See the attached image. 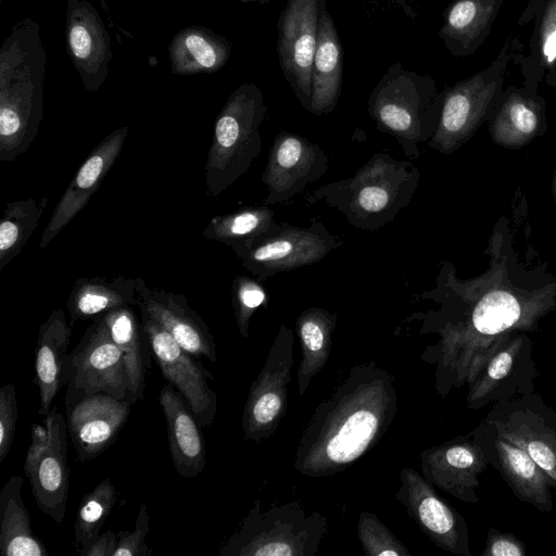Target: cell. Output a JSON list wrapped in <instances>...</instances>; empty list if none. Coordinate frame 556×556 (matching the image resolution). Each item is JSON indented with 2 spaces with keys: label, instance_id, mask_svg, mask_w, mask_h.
Masks as SVG:
<instances>
[{
  "label": "cell",
  "instance_id": "1",
  "mask_svg": "<svg viewBox=\"0 0 556 556\" xmlns=\"http://www.w3.org/2000/svg\"><path fill=\"white\" fill-rule=\"evenodd\" d=\"M505 218L490 237L486 271L472 279L456 276L441 262L434 287L421 298L438 304L421 317V332L438 333L439 343L424 358L437 365V389L470 386L490 356L510 337L533 331L539 320L556 309V276L544 267L525 269L513 249Z\"/></svg>",
  "mask_w": 556,
  "mask_h": 556
},
{
  "label": "cell",
  "instance_id": "2",
  "mask_svg": "<svg viewBox=\"0 0 556 556\" xmlns=\"http://www.w3.org/2000/svg\"><path fill=\"white\" fill-rule=\"evenodd\" d=\"M394 377L376 362L357 364L315 409L299 440L293 467L308 478H329L378 444L395 419Z\"/></svg>",
  "mask_w": 556,
  "mask_h": 556
},
{
  "label": "cell",
  "instance_id": "3",
  "mask_svg": "<svg viewBox=\"0 0 556 556\" xmlns=\"http://www.w3.org/2000/svg\"><path fill=\"white\" fill-rule=\"evenodd\" d=\"M47 51L39 24H14L0 48V160L12 162L30 147L43 118Z\"/></svg>",
  "mask_w": 556,
  "mask_h": 556
},
{
  "label": "cell",
  "instance_id": "4",
  "mask_svg": "<svg viewBox=\"0 0 556 556\" xmlns=\"http://www.w3.org/2000/svg\"><path fill=\"white\" fill-rule=\"evenodd\" d=\"M420 178L412 162L376 152L353 176L318 187L304 199L309 205L324 201L357 230L375 231L409 205Z\"/></svg>",
  "mask_w": 556,
  "mask_h": 556
},
{
  "label": "cell",
  "instance_id": "5",
  "mask_svg": "<svg viewBox=\"0 0 556 556\" xmlns=\"http://www.w3.org/2000/svg\"><path fill=\"white\" fill-rule=\"evenodd\" d=\"M444 90L430 75L392 64L367 100V112L376 128L395 138L404 154L418 157L419 143L428 142L440 119Z\"/></svg>",
  "mask_w": 556,
  "mask_h": 556
},
{
  "label": "cell",
  "instance_id": "6",
  "mask_svg": "<svg viewBox=\"0 0 556 556\" xmlns=\"http://www.w3.org/2000/svg\"><path fill=\"white\" fill-rule=\"evenodd\" d=\"M267 105L260 87H237L216 116L205 169V190L217 197L244 175L262 150L261 125Z\"/></svg>",
  "mask_w": 556,
  "mask_h": 556
},
{
  "label": "cell",
  "instance_id": "7",
  "mask_svg": "<svg viewBox=\"0 0 556 556\" xmlns=\"http://www.w3.org/2000/svg\"><path fill=\"white\" fill-rule=\"evenodd\" d=\"M328 520L299 502L263 510L257 500L238 530L220 547V556H315Z\"/></svg>",
  "mask_w": 556,
  "mask_h": 556
},
{
  "label": "cell",
  "instance_id": "8",
  "mask_svg": "<svg viewBox=\"0 0 556 556\" xmlns=\"http://www.w3.org/2000/svg\"><path fill=\"white\" fill-rule=\"evenodd\" d=\"M522 50L518 36H508L492 63L444 89L438 128L427 144L448 155L490 119L503 92L509 64Z\"/></svg>",
  "mask_w": 556,
  "mask_h": 556
},
{
  "label": "cell",
  "instance_id": "9",
  "mask_svg": "<svg viewBox=\"0 0 556 556\" xmlns=\"http://www.w3.org/2000/svg\"><path fill=\"white\" fill-rule=\"evenodd\" d=\"M67 424L53 406L42 424H33L24 472L39 509L56 523L65 516L70 468L67 464Z\"/></svg>",
  "mask_w": 556,
  "mask_h": 556
},
{
  "label": "cell",
  "instance_id": "10",
  "mask_svg": "<svg viewBox=\"0 0 556 556\" xmlns=\"http://www.w3.org/2000/svg\"><path fill=\"white\" fill-rule=\"evenodd\" d=\"M342 244V238L330 233L320 220L313 219L308 227L282 222L255 241L240 261L263 283L278 274L313 265Z\"/></svg>",
  "mask_w": 556,
  "mask_h": 556
},
{
  "label": "cell",
  "instance_id": "11",
  "mask_svg": "<svg viewBox=\"0 0 556 556\" xmlns=\"http://www.w3.org/2000/svg\"><path fill=\"white\" fill-rule=\"evenodd\" d=\"M504 440L522 448L556 491V414L531 391L497 401L483 420Z\"/></svg>",
  "mask_w": 556,
  "mask_h": 556
},
{
  "label": "cell",
  "instance_id": "12",
  "mask_svg": "<svg viewBox=\"0 0 556 556\" xmlns=\"http://www.w3.org/2000/svg\"><path fill=\"white\" fill-rule=\"evenodd\" d=\"M293 344L292 330L281 324L243 407L241 426L248 440L260 443L269 438L286 414Z\"/></svg>",
  "mask_w": 556,
  "mask_h": 556
},
{
  "label": "cell",
  "instance_id": "13",
  "mask_svg": "<svg viewBox=\"0 0 556 556\" xmlns=\"http://www.w3.org/2000/svg\"><path fill=\"white\" fill-rule=\"evenodd\" d=\"M141 312V330L163 377L185 399L202 427L213 424L217 414V394L210 387L213 375L181 348L151 315Z\"/></svg>",
  "mask_w": 556,
  "mask_h": 556
},
{
  "label": "cell",
  "instance_id": "14",
  "mask_svg": "<svg viewBox=\"0 0 556 556\" xmlns=\"http://www.w3.org/2000/svg\"><path fill=\"white\" fill-rule=\"evenodd\" d=\"M66 389L109 393L128 400V377L123 354L101 315L93 318L64 366Z\"/></svg>",
  "mask_w": 556,
  "mask_h": 556
},
{
  "label": "cell",
  "instance_id": "15",
  "mask_svg": "<svg viewBox=\"0 0 556 556\" xmlns=\"http://www.w3.org/2000/svg\"><path fill=\"white\" fill-rule=\"evenodd\" d=\"M326 0H287L277 23V53L281 72L307 111L319 23Z\"/></svg>",
  "mask_w": 556,
  "mask_h": 556
},
{
  "label": "cell",
  "instance_id": "16",
  "mask_svg": "<svg viewBox=\"0 0 556 556\" xmlns=\"http://www.w3.org/2000/svg\"><path fill=\"white\" fill-rule=\"evenodd\" d=\"M65 418L71 442L81 462L108 450L124 427L131 403L109 393L66 389Z\"/></svg>",
  "mask_w": 556,
  "mask_h": 556
},
{
  "label": "cell",
  "instance_id": "17",
  "mask_svg": "<svg viewBox=\"0 0 556 556\" xmlns=\"http://www.w3.org/2000/svg\"><path fill=\"white\" fill-rule=\"evenodd\" d=\"M328 167V155L319 144L298 134L278 132L261 178L268 190L264 204L289 201L319 180Z\"/></svg>",
  "mask_w": 556,
  "mask_h": 556
},
{
  "label": "cell",
  "instance_id": "18",
  "mask_svg": "<svg viewBox=\"0 0 556 556\" xmlns=\"http://www.w3.org/2000/svg\"><path fill=\"white\" fill-rule=\"evenodd\" d=\"M395 493L409 517L440 548L459 556H471L469 529L464 517L443 501L433 485L412 468L400 473Z\"/></svg>",
  "mask_w": 556,
  "mask_h": 556
},
{
  "label": "cell",
  "instance_id": "19",
  "mask_svg": "<svg viewBox=\"0 0 556 556\" xmlns=\"http://www.w3.org/2000/svg\"><path fill=\"white\" fill-rule=\"evenodd\" d=\"M65 39L67 54L85 89L98 91L106 80L113 51L110 34L89 1H67Z\"/></svg>",
  "mask_w": 556,
  "mask_h": 556
},
{
  "label": "cell",
  "instance_id": "20",
  "mask_svg": "<svg viewBox=\"0 0 556 556\" xmlns=\"http://www.w3.org/2000/svg\"><path fill=\"white\" fill-rule=\"evenodd\" d=\"M536 375L531 358V341L518 332L490 356L469 386L468 407L478 409L492 401L531 391L530 384Z\"/></svg>",
  "mask_w": 556,
  "mask_h": 556
},
{
  "label": "cell",
  "instance_id": "21",
  "mask_svg": "<svg viewBox=\"0 0 556 556\" xmlns=\"http://www.w3.org/2000/svg\"><path fill=\"white\" fill-rule=\"evenodd\" d=\"M471 437L481 445L489 465L501 473L516 497L542 513L552 511L549 479L522 448L501 438L483 421Z\"/></svg>",
  "mask_w": 556,
  "mask_h": 556
},
{
  "label": "cell",
  "instance_id": "22",
  "mask_svg": "<svg viewBox=\"0 0 556 556\" xmlns=\"http://www.w3.org/2000/svg\"><path fill=\"white\" fill-rule=\"evenodd\" d=\"M471 435V434H470ZM489 465L481 445L469 437L445 442L420 454L424 478L456 498L479 503V476Z\"/></svg>",
  "mask_w": 556,
  "mask_h": 556
},
{
  "label": "cell",
  "instance_id": "23",
  "mask_svg": "<svg viewBox=\"0 0 556 556\" xmlns=\"http://www.w3.org/2000/svg\"><path fill=\"white\" fill-rule=\"evenodd\" d=\"M137 306L157 320L187 352L197 358L217 362L214 338L202 317L188 304L185 295L150 288L137 277Z\"/></svg>",
  "mask_w": 556,
  "mask_h": 556
},
{
  "label": "cell",
  "instance_id": "24",
  "mask_svg": "<svg viewBox=\"0 0 556 556\" xmlns=\"http://www.w3.org/2000/svg\"><path fill=\"white\" fill-rule=\"evenodd\" d=\"M128 131V126L116 128L90 152L58 202L41 236L40 249L47 248L87 205L121 154Z\"/></svg>",
  "mask_w": 556,
  "mask_h": 556
},
{
  "label": "cell",
  "instance_id": "25",
  "mask_svg": "<svg viewBox=\"0 0 556 556\" xmlns=\"http://www.w3.org/2000/svg\"><path fill=\"white\" fill-rule=\"evenodd\" d=\"M538 83L507 87L490 117V134L495 143L520 148L541 135L547 126L546 102Z\"/></svg>",
  "mask_w": 556,
  "mask_h": 556
},
{
  "label": "cell",
  "instance_id": "26",
  "mask_svg": "<svg viewBox=\"0 0 556 556\" xmlns=\"http://www.w3.org/2000/svg\"><path fill=\"white\" fill-rule=\"evenodd\" d=\"M159 403L166 422L175 470L184 478H195L206 463L202 425L181 394L168 382L160 391Z\"/></svg>",
  "mask_w": 556,
  "mask_h": 556
},
{
  "label": "cell",
  "instance_id": "27",
  "mask_svg": "<svg viewBox=\"0 0 556 556\" xmlns=\"http://www.w3.org/2000/svg\"><path fill=\"white\" fill-rule=\"evenodd\" d=\"M72 327L62 308L54 309L39 327L35 361V383L39 390L38 413L47 416L58 392L64 386V366Z\"/></svg>",
  "mask_w": 556,
  "mask_h": 556
},
{
  "label": "cell",
  "instance_id": "28",
  "mask_svg": "<svg viewBox=\"0 0 556 556\" xmlns=\"http://www.w3.org/2000/svg\"><path fill=\"white\" fill-rule=\"evenodd\" d=\"M504 0H454L444 10L439 30L455 58L473 54L486 40Z\"/></svg>",
  "mask_w": 556,
  "mask_h": 556
},
{
  "label": "cell",
  "instance_id": "29",
  "mask_svg": "<svg viewBox=\"0 0 556 556\" xmlns=\"http://www.w3.org/2000/svg\"><path fill=\"white\" fill-rule=\"evenodd\" d=\"M343 79V49L330 13L319 23L317 48L312 68L308 112L315 116L331 113L338 105Z\"/></svg>",
  "mask_w": 556,
  "mask_h": 556
},
{
  "label": "cell",
  "instance_id": "30",
  "mask_svg": "<svg viewBox=\"0 0 556 556\" xmlns=\"http://www.w3.org/2000/svg\"><path fill=\"white\" fill-rule=\"evenodd\" d=\"M231 48L229 40L210 28L187 26L169 43L170 71L175 75L216 73L228 62Z\"/></svg>",
  "mask_w": 556,
  "mask_h": 556
},
{
  "label": "cell",
  "instance_id": "31",
  "mask_svg": "<svg viewBox=\"0 0 556 556\" xmlns=\"http://www.w3.org/2000/svg\"><path fill=\"white\" fill-rule=\"evenodd\" d=\"M137 280L123 275L113 278H78L68 295L66 307L70 325L93 319L97 316L122 306L137 305Z\"/></svg>",
  "mask_w": 556,
  "mask_h": 556
},
{
  "label": "cell",
  "instance_id": "32",
  "mask_svg": "<svg viewBox=\"0 0 556 556\" xmlns=\"http://www.w3.org/2000/svg\"><path fill=\"white\" fill-rule=\"evenodd\" d=\"M22 477H11L0 491V553L2 556H48L35 535L22 500Z\"/></svg>",
  "mask_w": 556,
  "mask_h": 556
},
{
  "label": "cell",
  "instance_id": "33",
  "mask_svg": "<svg viewBox=\"0 0 556 556\" xmlns=\"http://www.w3.org/2000/svg\"><path fill=\"white\" fill-rule=\"evenodd\" d=\"M278 222L269 205H249L235 212L214 216L202 236L229 247L241 260L264 235L273 231Z\"/></svg>",
  "mask_w": 556,
  "mask_h": 556
},
{
  "label": "cell",
  "instance_id": "34",
  "mask_svg": "<svg viewBox=\"0 0 556 556\" xmlns=\"http://www.w3.org/2000/svg\"><path fill=\"white\" fill-rule=\"evenodd\" d=\"M337 321V314L321 307L306 308L296 318L295 330L302 354L296 372L301 396L328 361Z\"/></svg>",
  "mask_w": 556,
  "mask_h": 556
},
{
  "label": "cell",
  "instance_id": "35",
  "mask_svg": "<svg viewBox=\"0 0 556 556\" xmlns=\"http://www.w3.org/2000/svg\"><path fill=\"white\" fill-rule=\"evenodd\" d=\"M109 332L121 350L128 377V401L143 399L146 367L139 324L132 306H122L101 314Z\"/></svg>",
  "mask_w": 556,
  "mask_h": 556
},
{
  "label": "cell",
  "instance_id": "36",
  "mask_svg": "<svg viewBox=\"0 0 556 556\" xmlns=\"http://www.w3.org/2000/svg\"><path fill=\"white\" fill-rule=\"evenodd\" d=\"M534 21L530 54L523 56L520 51L515 62L526 81L540 84L544 79L556 89V0H547Z\"/></svg>",
  "mask_w": 556,
  "mask_h": 556
},
{
  "label": "cell",
  "instance_id": "37",
  "mask_svg": "<svg viewBox=\"0 0 556 556\" xmlns=\"http://www.w3.org/2000/svg\"><path fill=\"white\" fill-rule=\"evenodd\" d=\"M48 205V198H29L5 204L0 220V270L17 256Z\"/></svg>",
  "mask_w": 556,
  "mask_h": 556
},
{
  "label": "cell",
  "instance_id": "38",
  "mask_svg": "<svg viewBox=\"0 0 556 556\" xmlns=\"http://www.w3.org/2000/svg\"><path fill=\"white\" fill-rule=\"evenodd\" d=\"M116 498V489L110 478L102 480L83 496L74 525L75 543L78 551L86 547L100 534Z\"/></svg>",
  "mask_w": 556,
  "mask_h": 556
},
{
  "label": "cell",
  "instance_id": "39",
  "mask_svg": "<svg viewBox=\"0 0 556 556\" xmlns=\"http://www.w3.org/2000/svg\"><path fill=\"white\" fill-rule=\"evenodd\" d=\"M357 534L367 556H410L406 546L371 513H361Z\"/></svg>",
  "mask_w": 556,
  "mask_h": 556
},
{
  "label": "cell",
  "instance_id": "40",
  "mask_svg": "<svg viewBox=\"0 0 556 556\" xmlns=\"http://www.w3.org/2000/svg\"><path fill=\"white\" fill-rule=\"evenodd\" d=\"M266 290L253 276L238 275L231 285V304L239 332L249 336V325L258 307L266 303Z\"/></svg>",
  "mask_w": 556,
  "mask_h": 556
},
{
  "label": "cell",
  "instance_id": "41",
  "mask_svg": "<svg viewBox=\"0 0 556 556\" xmlns=\"http://www.w3.org/2000/svg\"><path fill=\"white\" fill-rule=\"evenodd\" d=\"M150 529V515L146 504H141L138 510L132 530H119L117 532V547L114 556H149L151 551L146 544V538Z\"/></svg>",
  "mask_w": 556,
  "mask_h": 556
},
{
  "label": "cell",
  "instance_id": "42",
  "mask_svg": "<svg viewBox=\"0 0 556 556\" xmlns=\"http://www.w3.org/2000/svg\"><path fill=\"white\" fill-rule=\"evenodd\" d=\"M17 397L15 387L5 383L0 388V463L9 454L17 422Z\"/></svg>",
  "mask_w": 556,
  "mask_h": 556
},
{
  "label": "cell",
  "instance_id": "43",
  "mask_svg": "<svg viewBox=\"0 0 556 556\" xmlns=\"http://www.w3.org/2000/svg\"><path fill=\"white\" fill-rule=\"evenodd\" d=\"M481 556H526L525 544L514 534L490 529Z\"/></svg>",
  "mask_w": 556,
  "mask_h": 556
},
{
  "label": "cell",
  "instance_id": "44",
  "mask_svg": "<svg viewBox=\"0 0 556 556\" xmlns=\"http://www.w3.org/2000/svg\"><path fill=\"white\" fill-rule=\"evenodd\" d=\"M117 533L108 530L100 533L86 547L78 551L80 556H114L117 547Z\"/></svg>",
  "mask_w": 556,
  "mask_h": 556
},
{
  "label": "cell",
  "instance_id": "45",
  "mask_svg": "<svg viewBox=\"0 0 556 556\" xmlns=\"http://www.w3.org/2000/svg\"><path fill=\"white\" fill-rule=\"evenodd\" d=\"M546 2L547 0H529L523 12L518 18V25L525 26L530 21L534 20Z\"/></svg>",
  "mask_w": 556,
  "mask_h": 556
},
{
  "label": "cell",
  "instance_id": "46",
  "mask_svg": "<svg viewBox=\"0 0 556 556\" xmlns=\"http://www.w3.org/2000/svg\"><path fill=\"white\" fill-rule=\"evenodd\" d=\"M389 1H392L399 5H401L403 9H404V12L410 16V17H415L416 16V13L412 7V2L414 0H389Z\"/></svg>",
  "mask_w": 556,
  "mask_h": 556
},
{
  "label": "cell",
  "instance_id": "47",
  "mask_svg": "<svg viewBox=\"0 0 556 556\" xmlns=\"http://www.w3.org/2000/svg\"><path fill=\"white\" fill-rule=\"evenodd\" d=\"M240 2L249 3V2H256L260 4H267L270 0H239Z\"/></svg>",
  "mask_w": 556,
  "mask_h": 556
},
{
  "label": "cell",
  "instance_id": "48",
  "mask_svg": "<svg viewBox=\"0 0 556 556\" xmlns=\"http://www.w3.org/2000/svg\"><path fill=\"white\" fill-rule=\"evenodd\" d=\"M554 190H555V195H556V175H555Z\"/></svg>",
  "mask_w": 556,
  "mask_h": 556
},
{
  "label": "cell",
  "instance_id": "49",
  "mask_svg": "<svg viewBox=\"0 0 556 556\" xmlns=\"http://www.w3.org/2000/svg\"><path fill=\"white\" fill-rule=\"evenodd\" d=\"M0 1H2V0H0Z\"/></svg>",
  "mask_w": 556,
  "mask_h": 556
}]
</instances>
